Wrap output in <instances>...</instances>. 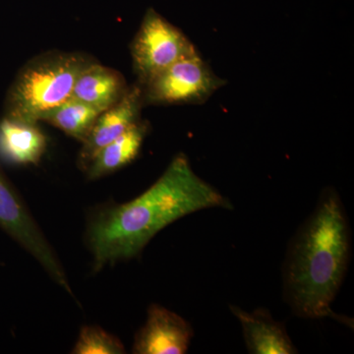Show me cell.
<instances>
[{"instance_id":"obj_13","label":"cell","mask_w":354,"mask_h":354,"mask_svg":"<svg viewBox=\"0 0 354 354\" xmlns=\"http://www.w3.org/2000/svg\"><path fill=\"white\" fill-rule=\"evenodd\" d=\"M102 113L91 104L71 97L46 114L43 121L83 143Z\"/></svg>"},{"instance_id":"obj_3","label":"cell","mask_w":354,"mask_h":354,"mask_svg":"<svg viewBox=\"0 0 354 354\" xmlns=\"http://www.w3.org/2000/svg\"><path fill=\"white\" fill-rule=\"evenodd\" d=\"M94 58L82 53L50 51L32 58L18 72L6 100V115L27 123L44 116L70 99L79 75Z\"/></svg>"},{"instance_id":"obj_4","label":"cell","mask_w":354,"mask_h":354,"mask_svg":"<svg viewBox=\"0 0 354 354\" xmlns=\"http://www.w3.org/2000/svg\"><path fill=\"white\" fill-rule=\"evenodd\" d=\"M130 51L137 83L141 86L178 60L198 53L184 32L153 9L144 16Z\"/></svg>"},{"instance_id":"obj_9","label":"cell","mask_w":354,"mask_h":354,"mask_svg":"<svg viewBox=\"0 0 354 354\" xmlns=\"http://www.w3.org/2000/svg\"><path fill=\"white\" fill-rule=\"evenodd\" d=\"M230 312L241 323L244 341L253 354H295L297 349L283 324L274 320L268 310L246 312L230 305Z\"/></svg>"},{"instance_id":"obj_2","label":"cell","mask_w":354,"mask_h":354,"mask_svg":"<svg viewBox=\"0 0 354 354\" xmlns=\"http://www.w3.org/2000/svg\"><path fill=\"white\" fill-rule=\"evenodd\" d=\"M351 256V232L346 209L337 193L327 189L286 253L283 297L291 311L304 319L335 318L332 304L348 272Z\"/></svg>"},{"instance_id":"obj_8","label":"cell","mask_w":354,"mask_h":354,"mask_svg":"<svg viewBox=\"0 0 354 354\" xmlns=\"http://www.w3.org/2000/svg\"><path fill=\"white\" fill-rule=\"evenodd\" d=\"M143 104V88L137 83L128 88L127 94L118 104L100 114L79 153L80 169L86 171L93 158L104 147L140 120Z\"/></svg>"},{"instance_id":"obj_11","label":"cell","mask_w":354,"mask_h":354,"mask_svg":"<svg viewBox=\"0 0 354 354\" xmlns=\"http://www.w3.org/2000/svg\"><path fill=\"white\" fill-rule=\"evenodd\" d=\"M46 149V138L37 123L4 116L0 121V157L9 164H39Z\"/></svg>"},{"instance_id":"obj_6","label":"cell","mask_w":354,"mask_h":354,"mask_svg":"<svg viewBox=\"0 0 354 354\" xmlns=\"http://www.w3.org/2000/svg\"><path fill=\"white\" fill-rule=\"evenodd\" d=\"M225 84L197 53L178 60L142 86L144 104H203Z\"/></svg>"},{"instance_id":"obj_12","label":"cell","mask_w":354,"mask_h":354,"mask_svg":"<svg viewBox=\"0 0 354 354\" xmlns=\"http://www.w3.org/2000/svg\"><path fill=\"white\" fill-rule=\"evenodd\" d=\"M148 131V123L140 120L104 147L86 169L88 178H102L130 164L139 155Z\"/></svg>"},{"instance_id":"obj_10","label":"cell","mask_w":354,"mask_h":354,"mask_svg":"<svg viewBox=\"0 0 354 354\" xmlns=\"http://www.w3.org/2000/svg\"><path fill=\"white\" fill-rule=\"evenodd\" d=\"M128 88L120 72L95 62L79 75L71 97L104 113L124 97Z\"/></svg>"},{"instance_id":"obj_7","label":"cell","mask_w":354,"mask_h":354,"mask_svg":"<svg viewBox=\"0 0 354 354\" xmlns=\"http://www.w3.org/2000/svg\"><path fill=\"white\" fill-rule=\"evenodd\" d=\"M194 337L185 319L158 304L148 309L147 320L135 335L132 353L184 354Z\"/></svg>"},{"instance_id":"obj_5","label":"cell","mask_w":354,"mask_h":354,"mask_svg":"<svg viewBox=\"0 0 354 354\" xmlns=\"http://www.w3.org/2000/svg\"><path fill=\"white\" fill-rule=\"evenodd\" d=\"M0 228L38 261L55 283L74 297L57 253L44 236L27 205L0 169Z\"/></svg>"},{"instance_id":"obj_14","label":"cell","mask_w":354,"mask_h":354,"mask_svg":"<svg viewBox=\"0 0 354 354\" xmlns=\"http://www.w3.org/2000/svg\"><path fill=\"white\" fill-rule=\"evenodd\" d=\"M124 346L118 337L109 334L102 328L86 326L82 328L72 349L74 354H122Z\"/></svg>"},{"instance_id":"obj_1","label":"cell","mask_w":354,"mask_h":354,"mask_svg":"<svg viewBox=\"0 0 354 354\" xmlns=\"http://www.w3.org/2000/svg\"><path fill=\"white\" fill-rule=\"evenodd\" d=\"M216 208L232 209L234 206L195 174L184 153H178L145 192L131 201L99 209L91 216L86 242L94 271L138 257L149 242L174 221Z\"/></svg>"}]
</instances>
